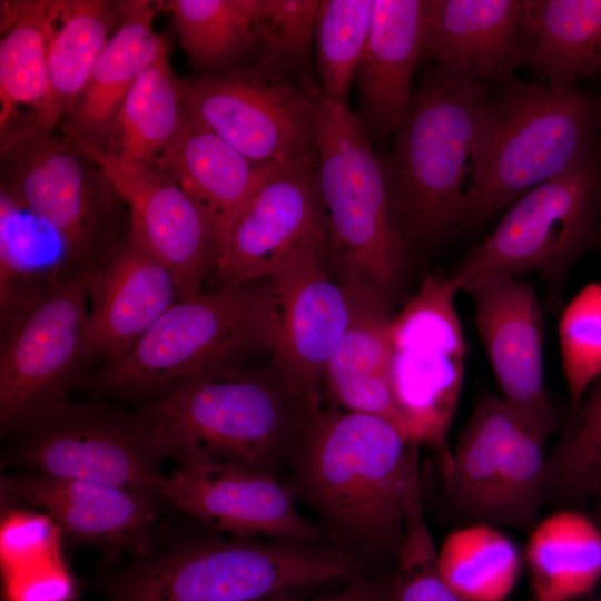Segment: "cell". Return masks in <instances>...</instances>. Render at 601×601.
I'll return each mask as SVG.
<instances>
[{
  "label": "cell",
  "instance_id": "cell-10",
  "mask_svg": "<svg viewBox=\"0 0 601 601\" xmlns=\"http://www.w3.org/2000/svg\"><path fill=\"white\" fill-rule=\"evenodd\" d=\"M186 114L263 167L318 164L322 89L309 79L254 62L179 79Z\"/></svg>",
  "mask_w": 601,
  "mask_h": 601
},
{
  "label": "cell",
  "instance_id": "cell-35",
  "mask_svg": "<svg viewBox=\"0 0 601 601\" xmlns=\"http://www.w3.org/2000/svg\"><path fill=\"white\" fill-rule=\"evenodd\" d=\"M373 14V0H318L316 69L326 98L346 102L355 82Z\"/></svg>",
  "mask_w": 601,
  "mask_h": 601
},
{
  "label": "cell",
  "instance_id": "cell-12",
  "mask_svg": "<svg viewBox=\"0 0 601 601\" xmlns=\"http://www.w3.org/2000/svg\"><path fill=\"white\" fill-rule=\"evenodd\" d=\"M10 431L19 435L10 457L30 472L157 495L162 476L159 461L145 444L132 415L67 398Z\"/></svg>",
  "mask_w": 601,
  "mask_h": 601
},
{
  "label": "cell",
  "instance_id": "cell-25",
  "mask_svg": "<svg viewBox=\"0 0 601 601\" xmlns=\"http://www.w3.org/2000/svg\"><path fill=\"white\" fill-rule=\"evenodd\" d=\"M354 296L353 318L326 366L324 392L336 407L382 417L407 436L390 382L387 303Z\"/></svg>",
  "mask_w": 601,
  "mask_h": 601
},
{
  "label": "cell",
  "instance_id": "cell-42",
  "mask_svg": "<svg viewBox=\"0 0 601 601\" xmlns=\"http://www.w3.org/2000/svg\"><path fill=\"white\" fill-rule=\"evenodd\" d=\"M387 590L377 583L353 578L345 589L316 601H386Z\"/></svg>",
  "mask_w": 601,
  "mask_h": 601
},
{
  "label": "cell",
  "instance_id": "cell-20",
  "mask_svg": "<svg viewBox=\"0 0 601 601\" xmlns=\"http://www.w3.org/2000/svg\"><path fill=\"white\" fill-rule=\"evenodd\" d=\"M88 335L93 359L110 365L177 300L171 272L138 247L128 229L90 270Z\"/></svg>",
  "mask_w": 601,
  "mask_h": 601
},
{
  "label": "cell",
  "instance_id": "cell-5",
  "mask_svg": "<svg viewBox=\"0 0 601 601\" xmlns=\"http://www.w3.org/2000/svg\"><path fill=\"white\" fill-rule=\"evenodd\" d=\"M316 146L329 266L354 295L387 303L408 252L393 219L380 156L356 112L323 92Z\"/></svg>",
  "mask_w": 601,
  "mask_h": 601
},
{
  "label": "cell",
  "instance_id": "cell-30",
  "mask_svg": "<svg viewBox=\"0 0 601 601\" xmlns=\"http://www.w3.org/2000/svg\"><path fill=\"white\" fill-rule=\"evenodd\" d=\"M186 118L166 47L126 95L105 150L125 160L156 164Z\"/></svg>",
  "mask_w": 601,
  "mask_h": 601
},
{
  "label": "cell",
  "instance_id": "cell-7",
  "mask_svg": "<svg viewBox=\"0 0 601 601\" xmlns=\"http://www.w3.org/2000/svg\"><path fill=\"white\" fill-rule=\"evenodd\" d=\"M1 174V194L57 236L66 275L95 268L128 229L124 199L65 132H2Z\"/></svg>",
  "mask_w": 601,
  "mask_h": 601
},
{
  "label": "cell",
  "instance_id": "cell-33",
  "mask_svg": "<svg viewBox=\"0 0 601 601\" xmlns=\"http://www.w3.org/2000/svg\"><path fill=\"white\" fill-rule=\"evenodd\" d=\"M442 578L471 601H504L515 588L521 558L514 542L489 523L450 532L437 549Z\"/></svg>",
  "mask_w": 601,
  "mask_h": 601
},
{
  "label": "cell",
  "instance_id": "cell-40",
  "mask_svg": "<svg viewBox=\"0 0 601 601\" xmlns=\"http://www.w3.org/2000/svg\"><path fill=\"white\" fill-rule=\"evenodd\" d=\"M59 531L49 515L11 512L3 516L0 530L3 573L60 558Z\"/></svg>",
  "mask_w": 601,
  "mask_h": 601
},
{
  "label": "cell",
  "instance_id": "cell-43",
  "mask_svg": "<svg viewBox=\"0 0 601 601\" xmlns=\"http://www.w3.org/2000/svg\"><path fill=\"white\" fill-rule=\"evenodd\" d=\"M258 601H305L302 590L290 591Z\"/></svg>",
  "mask_w": 601,
  "mask_h": 601
},
{
  "label": "cell",
  "instance_id": "cell-21",
  "mask_svg": "<svg viewBox=\"0 0 601 601\" xmlns=\"http://www.w3.org/2000/svg\"><path fill=\"white\" fill-rule=\"evenodd\" d=\"M1 491L43 510L73 540L102 548L139 542L158 516L156 494L85 480L24 472L2 479Z\"/></svg>",
  "mask_w": 601,
  "mask_h": 601
},
{
  "label": "cell",
  "instance_id": "cell-6",
  "mask_svg": "<svg viewBox=\"0 0 601 601\" xmlns=\"http://www.w3.org/2000/svg\"><path fill=\"white\" fill-rule=\"evenodd\" d=\"M275 321L268 278L177 300L98 384L127 397L155 398L219 368L242 353L270 348Z\"/></svg>",
  "mask_w": 601,
  "mask_h": 601
},
{
  "label": "cell",
  "instance_id": "cell-16",
  "mask_svg": "<svg viewBox=\"0 0 601 601\" xmlns=\"http://www.w3.org/2000/svg\"><path fill=\"white\" fill-rule=\"evenodd\" d=\"M318 164L274 168L237 217L215 262L220 286L272 277L325 239Z\"/></svg>",
  "mask_w": 601,
  "mask_h": 601
},
{
  "label": "cell",
  "instance_id": "cell-22",
  "mask_svg": "<svg viewBox=\"0 0 601 601\" xmlns=\"http://www.w3.org/2000/svg\"><path fill=\"white\" fill-rule=\"evenodd\" d=\"M423 30L424 0H373L370 33L355 78L356 115L378 144L393 138L410 110Z\"/></svg>",
  "mask_w": 601,
  "mask_h": 601
},
{
  "label": "cell",
  "instance_id": "cell-17",
  "mask_svg": "<svg viewBox=\"0 0 601 601\" xmlns=\"http://www.w3.org/2000/svg\"><path fill=\"white\" fill-rule=\"evenodd\" d=\"M473 298L476 328L503 398L549 436L558 424L544 380L543 315L532 284L486 275L463 287Z\"/></svg>",
  "mask_w": 601,
  "mask_h": 601
},
{
  "label": "cell",
  "instance_id": "cell-29",
  "mask_svg": "<svg viewBox=\"0 0 601 601\" xmlns=\"http://www.w3.org/2000/svg\"><path fill=\"white\" fill-rule=\"evenodd\" d=\"M523 421L493 394L474 406L453 454L444 461L445 495L463 516L489 523L504 455Z\"/></svg>",
  "mask_w": 601,
  "mask_h": 601
},
{
  "label": "cell",
  "instance_id": "cell-9",
  "mask_svg": "<svg viewBox=\"0 0 601 601\" xmlns=\"http://www.w3.org/2000/svg\"><path fill=\"white\" fill-rule=\"evenodd\" d=\"M600 223L601 157L597 149L514 200L495 229L449 276L461 290L486 275L538 273L554 302Z\"/></svg>",
  "mask_w": 601,
  "mask_h": 601
},
{
  "label": "cell",
  "instance_id": "cell-37",
  "mask_svg": "<svg viewBox=\"0 0 601 601\" xmlns=\"http://www.w3.org/2000/svg\"><path fill=\"white\" fill-rule=\"evenodd\" d=\"M318 0H262L256 63L308 79Z\"/></svg>",
  "mask_w": 601,
  "mask_h": 601
},
{
  "label": "cell",
  "instance_id": "cell-4",
  "mask_svg": "<svg viewBox=\"0 0 601 601\" xmlns=\"http://www.w3.org/2000/svg\"><path fill=\"white\" fill-rule=\"evenodd\" d=\"M492 89L431 66L380 156L407 252L433 246L461 225L477 120Z\"/></svg>",
  "mask_w": 601,
  "mask_h": 601
},
{
  "label": "cell",
  "instance_id": "cell-18",
  "mask_svg": "<svg viewBox=\"0 0 601 601\" xmlns=\"http://www.w3.org/2000/svg\"><path fill=\"white\" fill-rule=\"evenodd\" d=\"M158 497L236 538L313 545L319 530L297 509L294 489L275 474L242 470L175 469L161 476Z\"/></svg>",
  "mask_w": 601,
  "mask_h": 601
},
{
  "label": "cell",
  "instance_id": "cell-1",
  "mask_svg": "<svg viewBox=\"0 0 601 601\" xmlns=\"http://www.w3.org/2000/svg\"><path fill=\"white\" fill-rule=\"evenodd\" d=\"M415 446L382 417L319 407L288 459L290 486L351 544L396 555L422 506Z\"/></svg>",
  "mask_w": 601,
  "mask_h": 601
},
{
  "label": "cell",
  "instance_id": "cell-8",
  "mask_svg": "<svg viewBox=\"0 0 601 601\" xmlns=\"http://www.w3.org/2000/svg\"><path fill=\"white\" fill-rule=\"evenodd\" d=\"M343 552L272 540L195 541L141 560L116 583L117 601H258L353 579Z\"/></svg>",
  "mask_w": 601,
  "mask_h": 601
},
{
  "label": "cell",
  "instance_id": "cell-34",
  "mask_svg": "<svg viewBox=\"0 0 601 601\" xmlns=\"http://www.w3.org/2000/svg\"><path fill=\"white\" fill-rule=\"evenodd\" d=\"M601 490V378L571 408L564 430L548 453L545 503L579 505Z\"/></svg>",
  "mask_w": 601,
  "mask_h": 601
},
{
  "label": "cell",
  "instance_id": "cell-24",
  "mask_svg": "<svg viewBox=\"0 0 601 601\" xmlns=\"http://www.w3.org/2000/svg\"><path fill=\"white\" fill-rule=\"evenodd\" d=\"M151 1H121V21L101 51L67 121L87 141L106 149L120 106L139 76L168 47L156 33Z\"/></svg>",
  "mask_w": 601,
  "mask_h": 601
},
{
  "label": "cell",
  "instance_id": "cell-23",
  "mask_svg": "<svg viewBox=\"0 0 601 601\" xmlns=\"http://www.w3.org/2000/svg\"><path fill=\"white\" fill-rule=\"evenodd\" d=\"M156 165L204 213L215 237L217 256L254 191L270 170L279 168L256 165L188 116Z\"/></svg>",
  "mask_w": 601,
  "mask_h": 601
},
{
  "label": "cell",
  "instance_id": "cell-45",
  "mask_svg": "<svg viewBox=\"0 0 601 601\" xmlns=\"http://www.w3.org/2000/svg\"><path fill=\"white\" fill-rule=\"evenodd\" d=\"M578 601H601V594H598V593H591Z\"/></svg>",
  "mask_w": 601,
  "mask_h": 601
},
{
  "label": "cell",
  "instance_id": "cell-26",
  "mask_svg": "<svg viewBox=\"0 0 601 601\" xmlns=\"http://www.w3.org/2000/svg\"><path fill=\"white\" fill-rule=\"evenodd\" d=\"M121 20V1L59 0L58 14L47 49L49 91L24 120L51 131L71 112L109 40Z\"/></svg>",
  "mask_w": 601,
  "mask_h": 601
},
{
  "label": "cell",
  "instance_id": "cell-3",
  "mask_svg": "<svg viewBox=\"0 0 601 601\" xmlns=\"http://www.w3.org/2000/svg\"><path fill=\"white\" fill-rule=\"evenodd\" d=\"M601 98L578 86L511 79L484 100L461 225L491 218L599 149Z\"/></svg>",
  "mask_w": 601,
  "mask_h": 601
},
{
  "label": "cell",
  "instance_id": "cell-14",
  "mask_svg": "<svg viewBox=\"0 0 601 601\" xmlns=\"http://www.w3.org/2000/svg\"><path fill=\"white\" fill-rule=\"evenodd\" d=\"M59 126L115 186L128 209L130 238L171 272L180 299L201 293L217 248L195 201L158 165L118 158L83 139L67 121Z\"/></svg>",
  "mask_w": 601,
  "mask_h": 601
},
{
  "label": "cell",
  "instance_id": "cell-39",
  "mask_svg": "<svg viewBox=\"0 0 601 601\" xmlns=\"http://www.w3.org/2000/svg\"><path fill=\"white\" fill-rule=\"evenodd\" d=\"M386 601H471L442 578L423 508L416 509L396 553V568Z\"/></svg>",
  "mask_w": 601,
  "mask_h": 601
},
{
  "label": "cell",
  "instance_id": "cell-13",
  "mask_svg": "<svg viewBox=\"0 0 601 601\" xmlns=\"http://www.w3.org/2000/svg\"><path fill=\"white\" fill-rule=\"evenodd\" d=\"M268 280L274 368L312 412L319 408L325 370L349 327L355 296L333 273L326 240L299 252Z\"/></svg>",
  "mask_w": 601,
  "mask_h": 601
},
{
  "label": "cell",
  "instance_id": "cell-46",
  "mask_svg": "<svg viewBox=\"0 0 601 601\" xmlns=\"http://www.w3.org/2000/svg\"><path fill=\"white\" fill-rule=\"evenodd\" d=\"M599 497H601V490H600L599 496H598L597 499H599ZM597 499H595V500H597Z\"/></svg>",
  "mask_w": 601,
  "mask_h": 601
},
{
  "label": "cell",
  "instance_id": "cell-15",
  "mask_svg": "<svg viewBox=\"0 0 601 601\" xmlns=\"http://www.w3.org/2000/svg\"><path fill=\"white\" fill-rule=\"evenodd\" d=\"M390 332V382L406 434L415 445L445 450L464 378L459 315L440 306H420L395 316Z\"/></svg>",
  "mask_w": 601,
  "mask_h": 601
},
{
  "label": "cell",
  "instance_id": "cell-41",
  "mask_svg": "<svg viewBox=\"0 0 601 601\" xmlns=\"http://www.w3.org/2000/svg\"><path fill=\"white\" fill-rule=\"evenodd\" d=\"M7 601H68L73 583L61 559L4 572Z\"/></svg>",
  "mask_w": 601,
  "mask_h": 601
},
{
  "label": "cell",
  "instance_id": "cell-19",
  "mask_svg": "<svg viewBox=\"0 0 601 601\" xmlns=\"http://www.w3.org/2000/svg\"><path fill=\"white\" fill-rule=\"evenodd\" d=\"M422 59L495 88L528 66L525 0H424Z\"/></svg>",
  "mask_w": 601,
  "mask_h": 601
},
{
  "label": "cell",
  "instance_id": "cell-44",
  "mask_svg": "<svg viewBox=\"0 0 601 601\" xmlns=\"http://www.w3.org/2000/svg\"><path fill=\"white\" fill-rule=\"evenodd\" d=\"M601 531V497L594 500V506L590 514Z\"/></svg>",
  "mask_w": 601,
  "mask_h": 601
},
{
  "label": "cell",
  "instance_id": "cell-36",
  "mask_svg": "<svg viewBox=\"0 0 601 601\" xmlns=\"http://www.w3.org/2000/svg\"><path fill=\"white\" fill-rule=\"evenodd\" d=\"M546 436L523 421L509 444L495 487L490 523L533 528L545 504Z\"/></svg>",
  "mask_w": 601,
  "mask_h": 601
},
{
  "label": "cell",
  "instance_id": "cell-32",
  "mask_svg": "<svg viewBox=\"0 0 601 601\" xmlns=\"http://www.w3.org/2000/svg\"><path fill=\"white\" fill-rule=\"evenodd\" d=\"M262 0H171L179 42L203 73L239 68L256 56L255 22Z\"/></svg>",
  "mask_w": 601,
  "mask_h": 601
},
{
  "label": "cell",
  "instance_id": "cell-2",
  "mask_svg": "<svg viewBox=\"0 0 601 601\" xmlns=\"http://www.w3.org/2000/svg\"><path fill=\"white\" fill-rule=\"evenodd\" d=\"M308 410L282 375L226 366L149 400L134 422L149 451L185 470L275 474Z\"/></svg>",
  "mask_w": 601,
  "mask_h": 601
},
{
  "label": "cell",
  "instance_id": "cell-11",
  "mask_svg": "<svg viewBox=\"0 0 601 601\" xmlns=\"http://www.w3.org/2000/svg\"><path fill=\"white\" fill-rule=\"evenodd\" d=\"M90 270L65 275L1 327L0 426L67 400L93 359L88 335Z\"/></svg>",
  "mask_w": 601,
  "mask_h": 601
},
{
  "label": "cell",
  "instance_id": "cell-27",
  "mask_svg": "<svg viewBox=\"0 0 601 601\" xmlns=\"http://www.w3.org/2000/svg\"><path fill=\"white\" fill-rule=\"evenodd\" d=\"M529 61L553 88L601 71V0H525Z\"/></svg>",
  "mask_w": 601,
  "mask_h": 601
},
{
  "label": "cell",
  "instance_id": "cell-28",
  "mask_svg": "<svg viewBox=\"0 0 601 601\" xmlns=\"http://www.w3.org/2000/svg\"><path fill=\"white\" fill-rule=\"evenodd\" d=\"M525 560L533 601H578L601 580V531L590 514L559 510L532 528Z\"/></svg>",
  "mask_w": 601,
  "mask_h": 601
},
{
  "label": "cell",
  "instance_id": "cell-31",
  "mask_svg": "<svg viewBox=\"0 0 601 601\" xmlns=\"http://www.w3.org/2000/svg\"><path fill=\"white\" fill-rule=\"evenodd\" d=\"M4 36L0 41V127L7 129L16 108L35 111L49 91L48 43L59 0L14 1L4 4Z\"/></svg>",
  "mask_w": 601,
  "mask_h": 601
},
{
  "label": "cell",
  "instance_id": "cell-38",
  "mask_svg": "<svg viewBox=\"0 0 601 601\" xmlns=\"http://www.w3.org/2000/svg\"><path fill=\"white\" fill-rule=\"evenodd\" d=\"M561 365L570 406L601 378V284L584 286L564 307L559 321Z\"/></svg>",
  "mask_w": 601,
  "mask_h": 601
}]
</instances>
